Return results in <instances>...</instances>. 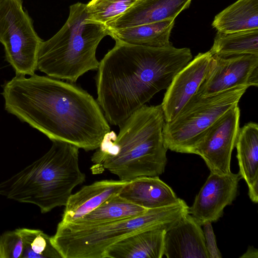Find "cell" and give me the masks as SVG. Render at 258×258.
<instances>
[{
  "label": "cell",
  "mask_w": 258,
  "mask_h": 258,
  "mask_svg": "<svg viewBox=\"0 0 258 258\" xmlns=\"http://www.w3.org/2000/svg\"><path fill=\"white\" fill-rule=\"evenodd\" d=\"M5 109L51 141L96 150L110 131L96 100L74 83L48 76L16 75L2 85Z\"/></svg>",
  "instance_id": "1"
},
{
  "label": "cell",
  "mask_w": 258,
  "mask_h": 258,
  "mask_svg": "<svg viewBox=\"0 0 258 258\" xmlns=\"http://www.w3.org/2000/svg\"><path fill=\"white\" fill-rule=\"evenodd\" d=\"M99 61L97 101L108 123L119 126L158 92L167 89L191 60L188 48L150 47L115 41Z\"/></svg>",
  "instance_id": "2"
},
{
  "label": "cell",
  "mask_w": 258,
  "mask_h": 258,
  "mask_svg": "<svg viewBox=\"0 0 258 258\" xmlns=\"http://www.w3.org/2000/svg\"><path fill=\"white\" fill-rule=\"evenodd\" d=\"M161 104L145 105L119 127L117 135L110 131L91 157L95 169H106L119 179L129 181L141 176H159L167 163Z\"/></svg>",
  "instance_id": "3"
},
{
  "label": "cell",
  "mask_w": 258,
  "mask_h": 258,
  "mask_svg": "<svg viewBox=\"0 0 258 258\" xmlns=\"http://www.w3.org/2000/svg\"><path fill=\"white\" fill-rule=\"evenodd\" d=\"M52 143L41 157L0 182V196L35 205L42 214L65 206L74 188L85 181V174L79 167V148Z\"/></svg>",
  "instance_id": "4"
},
{
  "label": "cell",
  "mask_w": 258,
  "mask_h": 258,
  "mask_svg": "<svg viewBox=\"0 0 258 258\" xmlns=\"http://www.w3.org/2000/svg\"><path fill=\"white\" fill-rule=\"evenodd\" d=\"M110 33L106 25L88 20L86 4H74L70 7L68 18L60 29L42 41L37 69L48 77L76 83L86 73L98 69L97 48Z\"/></svg>",
  "instance_id": "5"
},
{
  "label": "cell",
  "mask_w": 258,
  "mask_h": 258,
  "mask_svg": "<svg viewBox=\"0 0 258 258\" xmlns=\"http://www.w3.org/2000/svg\"><path fill=\"white\" fill-rule=\"evenodd\" d=\"M188 207L180 199L137 216L100 224L79 226L60 222L51 240L62 258H103L108 247L131 234L153 229L168 230L188 213Z\"/></svg>",
  "instance_id": "6"
},
{
  "label": "cell",
  "mask_w": 258,
  "mask_h": 258,
  "mask_svg": "<svg viewBox=\"0 0 258 258\" xmlns=\"http://www.w3.org/2000/svg\"><path fill=\"white\" fill-rule=\"evenodd\" d=\"M247 88L239 87L206 98L196 93L172 120L165 122L163 136L166 148L195 154V146L204 133L227 111L238 105Z\"/></svg>",
  "instance_id": "7"
},
{
  "label": "cell",
  "mask_w": 258,
  "mask_h": 258,
  "mask_svg": "<svg viewBox=\"0 0 258 258\" xmlns=\"http://www.w3.org/2000/svg\"><path fill=\"white\" fill-rule=\"evenodd\" d=\"M42 41L23 7L22 0L0 3V42L4 46L6 59L16 75L35 74Z\"/></svg>",
  "instance_id": "8"
},
{
  "label": "cell",
  "mask_w": 258,
  "mask_h": 258,
  "mask_svg": "<svg viewBox=\"0 0 258 258\" xmlns=\"http://www.w3.org/2000/svg\"><path fill=\"white\" fill-rule=\"evenodd\" d=\"M239 118L237 105L219 118L198 141L195 154L201 157L210 172L224 174L231 172V154L240 128Z\"/></svg>",
  "instance_id": "9"
},
{
  "label": "cell",
  "mask_w": 258,
  "mask_h": 258,
  "mask_svg": "<svg viewBox=\"0 0 258 258\" xmlns=\"http://www.w3.org/2000/svg\"><path fill=\"white\" fill-rule=\"evenodd\" d=\"M258 86V55L229 57L213 55L208 71L196 94L203 98L230 89Z\"/></svg>",
  "instance_id": "10"
},
{
  "label": "cell",
  "mask_w": 258,
  "mask_h": 258,
  "mask_svg": "<svg viewBox=\"0 0 258 258\" xmlns=\"http://www.w3.org/2000/svg\"><path fill=\"white\" fill-rule=\"evenodd\" d=\"M241 179L238 173L231 171L224 174L210 172L188 207V213L201 226L206 222H216L223 216L224 208L235 199Z\"/></svg>",
  "instance_id": "11"
},
{
  "label": "cell",
  "mask_w": 258,
  "mask_h": 258,
  "mask_svg": "<svg viewBox=\"0 0 258 258\" xmlns=\"http://www.w3.org/2000/svg\"><path fill=\"white\" fill-rule=\"evenodd\" d=\"M213 54L199 53L174 77L161 104L165 121L172 120L197 93L209 69Z\"/></svg>",
  "instance_id": "12"
},
{
  "label": "cell",
  "mask_w": 258,
  "mask_h": 258,
  "mask_svg": "<svg viewBox=\"0 0 258 258\" xmlns=\"http://www.w3.org/2000/svg\"><path fill=\"white\" fill-rule=\"evenodd\" d=\"M164 255L167 258H208L203 230L188 212L165 231Z\"/></svg>",
  "instance_id": "13"
},
{
  "label": "cell",
  "mask_w": 258,
  "mask_h": 258,
  "mask_svg": "<svg viewBox=\"0 0 258 258\" xmlns=\"http://www.w3.org/2000/svg\"><path fill=\"white\" fill-rule=\"evenodd\" d=\"M192 0H139L125 13L106 25L118 29L153 23L175 18L187 9Z\"/></svg>",
  "instance_id": "14"
},
{
  "label": "cell",
  "mask_w": 258,
  "mask_h": 258,
  "mask_svg": "<svg viewBox=\"0 0 258 258\" xmlns=\"http://www.w3.org/2000/svg\"><path fill=\"white\" fill-rule=\"evenodd\" d=\"M127 182L105 179L84 186L70 197L60 222L67 223L82 218L111 196L118 194Z\"/></svg>",
  "instance_id": "15"
},
{
  "label": "cell",
  "mask_w": 258,
  "mask_h": 258,
  "mask_svg": "<svg viewBox=\"0 0 258 258\" xmlns=\"http://www.w3.org/2000/svg\"><path fill=\"white\" fill-rule=\"evenodd\" d=\"M118 195L146 209L170 205L180 199L159 176H141L134 178L127 182Z\"/></svg>",
  "instance_id": "16"
},
{
  "label": "cell",
  "mask_w": 258,
  "mask_h": 258,
  "mask_svg": "<svg viewBox=\"0 0 258 258\" xmlns=\"http://www.w3.org/2000/svg\"><path fill=\"white\" fill-rule=\"evenodd\" d=\"M166 231L153 229L131 234L108 247L103 258H162Z\"/></svg>",
  "instance_id": "17"
},
{
  "label": "cell",
  "mask_w": 258,
  "mask_h": 258,
  "mask_svg": "<svg viewBox=\"0 0 258 258\" xmlns=\"http://www.w3.org/2000/svg\"><path fill=\"white\" fill-rule=\"evenodd\" d=\"M239 167V174L248 188V196L258 202V125L253 122L239 128L235 144Z\"/></svg>",
  "instance_id": "18"
},
{
  "label": "cell",
  "mask_w": 258,
  "mask_h": 258,
  "mask_svg": "<svg viewBox=\"0 0 258 258\" xmlns=\"http://www.w3.org/2000/svg\"><path fill=\"white\" fill-rule=\"evenodd\" d=\"M175 19L145 24L136 26L110 29L109 36L115 41L150 47H163L172 45L170 41Z\"/></svg>",
  "instance_id": "19"
},
{
  "label": "cell",
  "mask_w": 258,
  "mask_h": 258,
  "mask_svg": "<svg viewBox=\"0 0 258 258\" xmlns=\"http://www.w3.org/2000/svg\"><path fill=\"white\" fill-rule=\"evenodd\" d=\"M212 25L222 33L258 29V0H237L218 14Z\"/></svg>",
  "instance_id": "20"
},
{
  "label": "cell",
  "mask_w": 258,
  "mask_h": 258,
  "mask_svg": "<svg viewBox=\"0 0 258 258\" xmlns=\"http://www.w3.org/2000/svg\"><path fill=\"white\" fill-rule=\"evenodd\" d=\"M147 210L117 194L111 196L95 209L72 223L79 226L100 224L137 216Z\"/></svg>",
  "instance_id": "21"
},
{
  "label": "cell",
  "mask_w": 258,
  "mask_h": 258,
  "mask_svg": "<svg viewBox=\"0 0 258 258\" xmlns=\"http://www.w3.org/2000/svg\"><path fill=\"white\" fill-rule=\"evenodd\" d=\"M209 51L213 55L224 57L258 55V29L231 33L217 32Z\"/></svg>",
  "instance_id": "22"
},
{
  "label": "cell",
  "mask_w": 258,
  "mask_h": 258,
  "mask_svg": "<svg viewBox=\"0 0 258 258\" xmlns=\"http://www.w3.org/2000/svg\"><path fill=\"white\" fill-rule=\"evenodd\" d=\"M23 240L20 258H62L51 240V236L39 229H16Z\"/></svg>",
  "instance_id": "23"
},
{
  "label": "cell",
  "mask_w": 258,
  "mask_h": 258,
  "mask_svg": "<svg viewBox=\"0 0 258 258\" xmlns=\"http://www.w3.org/2000/svg\"><path fill=\"white\" fill-rule=\"evenodd\" d=\"M139 0H91L86 4L88 20L105 25L125 13Z\"/></svg>",
  "instance_id": "24"
},
{
  "label": "cell",
  "mask_w": 258,
  "mask_h": 258,
  "mask_svg": "<svg viewBox=\"0 0 258 258\" xmlns=\"http://www.w3.org/2000/svg\"><path fill=\"white\" fill-rule=\"evenodd\" d=\"M22 250V238L16 229L0 235V258L20 257Z\"/></svg>",
  "instance_id": "25"
},
{
  "label": "cell",
  "mask_w": 258,
  "mask_h": 258,
  "mask_svg": "<svg viewBox=\"0 0 258 258\" xmlns=\"http://www.w3.org/2000/svg\"><path fill=\"white\" fill-rule=\"evenodd\" d=\"M211 223V222H208L202 225L203 226V232L208 258H221L222 255L217 245L216 237Z\"/></svg>",
  "instance_id": "26"
},
{
  "label": "cell",
  "mask_w": 258,
  "mask_h": 258,
  "mask_svg": "<svg viewBox=\"0 0 258 258\" xmlns=\"http://www.w3.org/2000/svg\"><path fill=\"white\" fill-rule=\"evenodd\" d=\"M240 258H257L258 250L253 246H249L246 251L240 257Z\"/></svg>",
  "instance_id": "27"
},
{
  "label": "cell",
  "mask_w": 258,
  "mask_h": 258,
  "mask_svg": "<svg viewBox=\"0 0 258 258\" xmlns=\"http://www.w3.org/2000/svg\"><path fill=\"white\" fill-rule=\"evenodd\" d=\"M4 0H0V3Z\"/></svg>",
  "instance_id": "28"
}]
</instances>
